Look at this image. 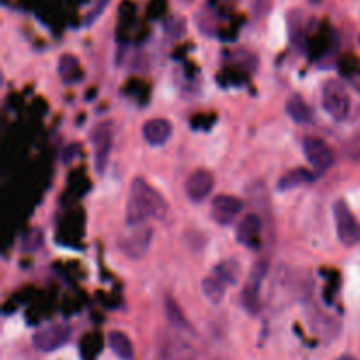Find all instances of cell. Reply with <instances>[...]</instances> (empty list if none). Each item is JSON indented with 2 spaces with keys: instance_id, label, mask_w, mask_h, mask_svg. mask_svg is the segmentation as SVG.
<instances>
[{
  "instance_id": "obj_1",
  "label": "cell",
  "mask_w": 360,
  "mask_h": 360,
  "mask_svg": "<svg viewBox=\"0 0 360 360\" xmlns=\"http://www.w3.org/2000/svg\"><path fill=\"white\" fill-rule=\"evenodd\" d=\"M125 221L130 227H139L144 221L155 218L162 220L167 214V202L164 197L150 186L144 178H136L130 185L129 200L125 207Z\"/></svg>"
},
{
  "instance_id": "obj_2",
  "label": "cell",
  "mask_w": 360,
  "mask_h": 360,
  "mask_svg": "<svg viewBox=\"0 0 360 360\" xmlns=\"http://www.w3.org/2000/svg\"><path fill=\"white\" fill-rule=\"evenodd\" d=\"M322 108L336 122H343L350 115L352 101L345 84L338 79H329L322 86Z\"/></svg>"
},
{
  "instance_id": "obj_3",
  "label": "cell",
  "mask_w": 360,
  "mask_h": 360,
  "mask_svg": "<svg viewBox=\"0 0 360 360\" xmlns=\"http://www.w3.org/2000/svg\"><path fill=\"white\" fill-rule=\"evenodd\" d=\"M334 224H336V232L340 241L345 246H355L360 243V224L352 210L348 207L347 200L338 199L333 204Z\"/></svg>"
},
{
  "instance_id": "obj_4",
  "label": "cell",
  "mask_w": 360,
  "mask_h": 360,
  "mask_svg": "<svg viewBox=\"0 0 360 360\" xmlns=\"http://www.w3.org/2000/svg\"><path fill=\"white\" fill-rule=\"evenodd\" d=\"M302 151H304L306 160L309 162L313 171L319 172V174L329 171L334 165V162H336L334 150L320 137H306L302 141Z\"/></svg>"
},
{
  "instance_id": "obj_5",
  "label": "cell",
  "mask_w": 360,
  "mask_h": 360,
  "mask_svg": "<svg viewBox=\"0 0 360 360\" xmlns=\"http://www.w3.org/2000/svg\"><path fill=\"white\" fill-rule=\"evenodd\" d=\"M91 146H94V164L98 174H104L112 148V123L102 122L91 130Z\"/></svg>"
},
{
  "instance_id": "obj_6",
  "label": "cell",
  "mask_w": 360,
  "mask_h": 360,
  "mask_svg": "<svg viewBox=\"0 0 360 360\" xmlns=\"http://www.w3.org/2000/svg\"><path fill=\"white\" fill-rule=\"evenodd\" d=\"M69 338L70 327L67 323H53V326L37 330L32 336V345H34V348L37 352L49 354V352H55L58 348H62L69 341Z\"/></svg>"
},
{
  "instance_id": "obj_7",
  "label": "cell",
  "mask_w": 360,
  "mask_h": 360,
  "mask_svg": "<svg viewBox=\"0 0 360 360\" xmlns=\"http://www.w3.org/2000/svg\"><path fill=\"white\" fill-rule=\"evenodd\" d=\"M267 274V264L257 262L255 267L250 273L248 281L245 283L241 292V306L250 315H257L260 311V287L262 280Z\"/></svg>"
},
{
  "instance_id": "obj_8",
  "label": "cell",
  "mask_w": 360,
  "mask_h": 360,
  "mask_svg": "<svg viewBox=\"0 0 360 360\" xmlns=\"http://www.w3.org/2000/svg\"><path fill=\"white\" fill-rule=\"evenodd\" d=\"M243 200L234 195H217L211 202V217L221 227L234 224L236 218L241 214L243 211Z\"/></svg>"
},
{
  "instance_id": "obj_9",
  "label": "cell",
  "mask_w": 360,
  "mask_h": 360,
  "mask_svg": "<svg viewBox=\"0 0 360 360\" xmlns=\"http://www.w3.org/2000/svg\"><path fill=\"white\" fill-rule=\"evenodd\" d=\"M214 188V176L213 172L206 169H197L188 176L185 183V192L192 202H202L211 195Z\"/></svg>"
},
{
  "instance_id": "obj_10",
  "label": "cell",
  "mask_w": 360,
  "mask_h": 360,
  "mask_svg": "<svg viewBox=\"0 0 360 360\" xmlns=\"http://www.w3.org/2000/svg\"><path fill=\"white\" fill-rule=\"evenodd\" d=\"M238 241L239 245L246 246L250 250H257L262 241V220L257 213H250L239 221L238 225Z\"/></svg>"
},
{
  "instance_id": "obj_11",
  "label": "cell",
  "mask_w": 360,
  "mask_h": 360,
  "mask_svg": "<svg viewBox=\"0 0 360 360\" xmlns=\"http://www.w3.org/2000/svg\"><path fill=\"white\" fill-rule=\"evenodd\" d=\"M151 236H153V231L150 227H143L141 225L139 231L136 234L129 236L127 239H123L120 248L130 259H141V257L146 255L148 248L151 245Z\"/></svg>"
},
{
  "instance_id": "obj_12",
  "label": "cell",
  "mask_w": 360,
  "mask_h": 360,
  "mask_svg": "<svg viewBox=\"0 0 360 360\" xmlns=\"http://www.w3.org/2000/svg\"><path fill=\"white\" fill-rule=\"evenodd\" d=\"M172 136V123L165 118L148 120L143 125V137L150 146H164Z\"/></svg>"
},
{
  "instance_id": "obj_13",
  "label": "cell",
  "mask_w": 360,
  "mask_h": 360,
  "mask_svg": "<svg viewBox=\"0 0 360 360\" xmlns=\"http://www.w3.org/2000/svg\"><path fill=\"white\" fill-rule=\"evenodd\" d=\"M109 348L112 350V354L116 355L120 360H132L134 359V345L130 341V338L127 336L122 330H111L108 336Z\"/></svg>"
},
{
  "instance_id": "obj_14",
  "label": "cell",
  "mask_w": 360,
  "mask_h": 360,
  "mask_svg": "<svg viewBox=\"0 0 360 360\" xmlns=\"http://www.w3.org/2000/svg\"><path fill=\"white\" fill-rule=\"evenodd\" d=\"M285 111L290 116V120H294L295 123H301V125H306L313 120V111L306 101L299 95H292L290 98L285 104Z\"/></svg>"
},
{
  "instance_id": "obj_15",
  "label": "cell",
  "mask_w": 360,
  "mask_h": 360,
  "mask_svg": "<svg viewBox=\"0 0 360 360\" xmlns=\"http://www.w3.org/2000/svg\"><path fill=\"white\" fill-rule=\"evenodd\" d=\"M313 181V174L308 169H292V171L285 172L280 179H278V190L281 192H288V190L299 188L302 185H308Z\"/></svg>"
},
{
  "instance_id": "obj_16",
  "label": "cell",
  "mask_w": 360,
  "mask_h": 360,
  "mask_svg": "<svg viewBox=\"0 0 360 360\" xmlns=\"http://www.w3.org/2000/svg\"><path fill=\"white\" fill-rule=\"evenodd\" d=\"M239 273H241V267H239V264L232 259L221 260V262L217 264L214 269L211 271V274H213L214 278H218L227 288L234 287V285L238 283Z\"/></svg>"
},
{
  "instance_id": "obj_17",
  "label": "cell",
  "mask_w": 360,
  "mask_h": 360,
  "mask_svg": "<svg viewBox=\"0 0 360 360\" xmlns=\"http://www.w3.org/2000/svg\"><path fill=\"white\" fill-rule=\"evenodd\" d=\"M58 72L65 83H76V81H79L81 77H83V72H81V67H79V60H77L74 55H69V53L60 56Z\"/></svg>"
},
{
  "instance_id": "obj_18",
  "label": "cell",
  "mask_w": 360,
  "mask_h": 360,
  "mask_svg": "<svg viewBox=\"0 0 360 360\" xmlns=\"http://www.w3.org/2000/svg\"><path fill=\"white\" fill-rule=\"evenodd\" d=\"M164 308H165V316H167V320L171 322L172 327H176V329H179V330L192 329L188 323V320H186L185 313L181 311V308H179V304L176 302V299L172 297V295H167V297H165Z\"/></svg>"
},
{
  "instance_id": "obj_19",
  "label": "cell",
  "mask_w": 360,
  "mask_h": 360,
  "mask_svg": "<svg viewBox=\"0 0 360 360\" xmlns=\"http://www.w3.org/2000/svg\"><path fill=\"white\" fill-rule=\"evenodd\" d=\"M229 288L211 273L202 280V292L211 302H220L225 297V292Z\"/></svg>"
},
{
  "instance_id": "obj_20",
  "label": "cell",
  "mask_w": 360,
  "mask_h": 360,
  "mask_svg": "<svg viewBox=\"0 0 360 360\" xmlns=\"http://www.w3.org/2000/svg\"><path fill=\"white\" fill-rule=\"evenodd\" d=\"M44 243V234H42L41 229H30V231L25 234L23 241H21V252L25 253H34Z\"/></svg>"
},
{
  "instance_id": "obj_21",
  "label": "cell",
  "mask_w": 360,
  "mask_h": 360,
  "mask_svg": "<svg viewBox=\"0 0 360 360\" xmlns=\"http://www.w3.org/2000/svg\"><path fill=\"white\" fill-rule=\"evenodd\" d=\"M108 4H109V0H98V2L95 4L94 9H91L90 13L84 16V27H91V25L98 20V16L104 13V9L108 7Z\"/></svg>"
},
{
  "instance_id": "obj_22",
  "label": "cell",
  "mask_w": 360,
  "mask_h": 360,
  "mask_svg": "<svg viewBox=\"0 0 360 360\" xmlns=\"http://www.w3.org/2000/svg\"><path fill=\"white\" fill-rule=\"evenodd\" d=\"M273 6V0H253L252 2V11L255 18H264L271 11Z\"/></svg>"
},
{
  "instance_id": "obj_23",
  "label": "cell",
  "mask_w": 360,
  "mask_h": 360,
  "mask_svg": "<svg viewBox=\"0 0 360 360\" xmlns=\"http://www.w3.org/2000/svg\"><path fill=\"white\" fill-rule=\"evenodd\" d=\"M77 150H79V146H77V144H70V146H67V150L63 151V162H65V164H69V162L76 157V153H74V151H77Z\"/></svg>"
},
{
  "instance_id": "obj_24",
  "label": "cell",
  "mask_w": 360,
  "mask_h": 360,
  "mask_svg": "<svg viewBox=\"0 0 360 360\" xmlns=\"http://www.w3.org/2000/svg\"><path fill=\"white\" fill-rule=\"evenodd\" d=\"M338 360H359V359L354 357V355H350V354H345V355H341Z\"/></svg>"
}]
</instances>
